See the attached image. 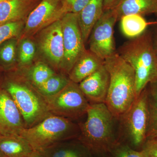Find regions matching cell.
Here are the masks:
<instances>
[{
  "label": "cell",
  "mask_w": 157,
  "mask_h": 157,
  "mask_svg": "<svg viewBox=\"0 0 157 157\" xmlns=\"http://www.w3.org/2000/svg\"><path fill=\"white\" fill-rule=\"evenodd\" d=\"M61 5L59 0H42L29 14L25 26V33H33L46 24L60 19Z\"/></svg>",
  "instance_id": "obj_13"
},
{
  "label": "cell",
  "mask_w": 157,
  "mask_h": 157,
  "mask_svg": "<svg viewBox=\"0 0 157 157\" xmlns=\"http://www.w3.org/2000/svg\"><path fill=\"white\" fill-rule=\"evenodd\" d=\"M21 21L7 23L0 25V45L3 42L17 36L22 29Z\"/></svg>",
  "instance_id": "obj_24"
},
{
  "label": "cell",
  "mask_w": 157,
  "mask_h": 157,
  "mask_svg": "<svg viewBox=\"0 0 157 157\" xmlns=\"http://www.w3.org/2000/svg\"><path fill=\"white\" fill-rule=\"evenodd\" d=\"M104 0H90L78 14V21L84 43L87 42L94 26L104 12Z\"/></svg>",
  "instance_id": "obj_16"
},
{
  "label": "cell",
  "mask_w": 157,
  "mask_h": 157,
  "mask_svg": "<svg viewBox=\"0 0 157 157\" xmlns=\"http://www.w3.org/2000/svg\"><path fill=\"white\" fill-rule=\"evenodd\" d=\"M70 150L67 148H55V146L41 153L45 157H67Z\"/></svg>",
  "instance_id": "obj_29"
},
{
  "label": "cell",
  "mask_w": 157,
  "mask_h": 157,
  "mask_svg": "<svg viewBox=\"0 0 157 157\" xmlns=\"http://www.w3.org/2000/svg\"><path fill=\"white\" fill-rule=\"evenodd\" d=\"M0 150L6 157H29L34 151L28 141L21 135L2 136Z\"/></svg>",
  "instance_id": "obj_18"
},
{
  "label": "cell",
  "mask_w": 157,
  "mask_h": 157,
  "mask_svg": "<svg viewBox=\"0 0 157 157\" xmlns=\"http://www.w3.org/2000/svg\"><path fill=\"white\" fill-rule=\"evenodd\" d=\"M145 140L141 151L146 157H157V137Z\"/></svg>",
  "instance_id": "obj_28"
},
{
  "label": "cell",
  "mask_w": 157,
  "mask_h": 157,
  "mask_svg": "<svg viewBox=\"0 0 157 157\" xmlns=\"http://www.w3.org/2000/svg\"><path fill=\"white\" fill-rule=\"evenodd\" d=\"M55 74L54 71L48 65L39 62L30 70L29 78L32 85L36 88L45 83Z\"/></svg>",
  "instance_id": "obj_22"
},
{
  "label": "cell",
  "mask_w": 157,
  "mask_h": 157,
  "mask_svg": "<svg viewBox=\"0 0 157 157\" xmlns=\"http://www.w3.org/2000/svg\"><path fill=\"white\" fill-rule=\"evenodd\" d=\"M2 135H1V134H0V139H1V137H2Z\"/></svg>",
  "instance_id": "obj_36"
},
{
  "label": "cell",
  "mask_w": 157,
  "mask_h": 157,
  "mask_svg": "<svg viewBox=\"0 0 157 157\" xmlns=\"http://www.w3.org/2000/svg\"><path fill=\"white\" fill-rule=\"evenodd\" d=\"M79 134V126L72 120L51 114L36 125L25 129L21 136L28 141L34 151L42 153Z\"/></svg>",
  "instance_id": "obj_4"
},
{
  "label": "cell",
  "mask_w": 157,
  "mask_h": 157,
  "mask_svg": "<svg viewBox=\"0 0 157 157\" xmlns=\"http://www.w3.org/2000/svg\"><path fill=\"white\" fill-rule=\"evenodd\" d=\"M42 0H5L0 2V25L28 17Z\"/></svg>",
  "instance_id": "obj_14"
},
{
  "label": "cell",
  "mask_w": 157,
  "mask_h": 157,
  "mask_svg": "<svg viewBox=\"0 0 157 157\" xmlns=\"http://www.w3.org/2000/svg\"><path fill=\"white\" fill-rule=\"evenodd\" d=\"M86 114V120L78 125L80 141L95 152L112 151L116 146L113 131L115 118L106 104H90Z\"/></svg>",
  "instance_id": "obj_3"
},
{
  "label": "cell",
  "mask_w": 157,
  "mask_h": 157,
  "mask_svg": "<svg viewBox=\"0 0 157 157\" xmlns=\"http://www.w3.org/2000/svg\"><path fill=\"white\" fill-rule=\"evenodd\" d=\"M29 157H45L41 153L39 152L34 151Z\"/></svg>",
  "instance_id": "obj_32"
},
{
  "label": "cell",
  "mask_w": 157,
  "mask_h": 157,
  "mask_svg": "<svg viewBox=\"0 0 157 157\" xmlns=\"http://www.w3.org/2000/svg\"><path fill=\"white\" fill-rule=\"evenodd\" d=\"M123 119L130 140L136 146L143 144L147 138L148 122L147 93L145 89L137 96Z\"/></svg>",
  "instance_id": "obj_9"
},
{
  "label": "cell",
  "mask_w": 157,
  "mask_h": 157,
  "mask_svg": "<svg viewBox=\"0 0 157 157\" xmlns=\"http://www.w3.org/2000/svg\"><path fill=\"white\" fill-rule=\"evenodd\" d=\"M45 100L52 114L71 120L86 114L90 104L78 84L71 81L58 94Z\"/></svg>",
  "instance_id": "obj_6"
},
{
  "label": "cell",
  "mask_w": 157,
  "mask_h": 157,
  "mask_svg": "<svg viewBox=\"0 0 157 157\" xmlns=\"http://www.w3.org/2000/svg\"><path fill=\"white\" fill-rule=\"evenodd\" d=\"M90 0H61L59 15L61 18L69 13L78 14L87 5Z\"/></svg>",
  "instance_id": "obj_25"
},
{
  "label": "cell",
  "mask_w": 157,
  "mask_h": 157,
  "mask_svg": "<svg viewBox=\"0 0 157 157\" xmlns=\"http://www.w3.org/2000/svg\"><path fill=\"white\" fill-rule=\"evenodd\" d=\"M147 93L148 122L146 139L157 137V79L150 83Z\"/></svg>",
  "instance_id": "obj_20"
},
{
  "label": "cell",
  "mask_w": 157,
  "mask_h": 157,
  "mask_svg": "<svg viewBox=\"0 0 157 157\" xmlns=\"http://www.w3.org/2000/svg\"><path fill=\"white\" fill-rule=\"evenodd\" d=\"M25 128L17 105L6 90L0 88V134L2 136L21 135Z\"/></svg>",
  "instance_id": "obj_11"
},
{
  "label": "cell",
  "mask_w": 157,
  "mask_h": 157,
  "mask_svg": "<svg viewBox=\"0 0 157 157\" xmlns=\"http://www.w3.org/2000/svg\"><path fill=\"white\" fill-rule=\"evenodd\" d=\"M117 21L112 9L104 11L90 34V50L104 60L117 52L113 35Z\"/></svg>",
  "instance_id": "obj_8"
},
{
  "label": "cell",
  "mask_w": 157,
  "mask_h": 157,
  "mask_svg": "<svg viewBox=\"0 0 157 157\" xmlns=\"http://www.w3.org/2000/svg\"><path fill=\"white\" fill-rule=\"evenodd\" d=\"M153 45L155 53L157 58V33L156 34L154 38L152 37Z\"/></svg>",
  "instance_id": "obj_31"
},
{
  "label": "cell",
  "mask_w": 157,
  "mask_h": 157,
  "mask_svg": "<svg viewBox=\"0 0 157 157\" xmlns=\"http://www.w3.org/2000/svg\"><path fill=\"white\" fill-rule=\"evenodd\" d=\"M123 34L131 39L143 34L148 25L146 20L139 14H130L121 17L120 20Z\"/></svg>",
  "instance_id": "obj_19"
},
{
  "label": "cell",
  "mask_w": 157,
  "mask_h": 157,
  "mask_svg": "<svg viewBox=\"0 0 157 157\" xmlns=\"http://www.w3.org/2000/svg\"><path fill=\"white\" fill-rule=\"evenodd\" d=\"M109 74L104 65L78 83L90 104L105 103L109 89Z\"/></svg>",
  "instance_id": "obj_12"
},
{
  "label": "cell",
  "mask_w": 157,
  "mask_h": 157,
  "mask_svg": "<svg viewBox=\"0 0 157 157\" xmlns=\"http://www.w3.org/2000/svg\"><path fill=\"white\" fill-rule=\"evenodd\" d=\"M119 1L120 0H104V11L113 9Z\"/></svg>",
  "instance_id": "obj_30"
},
{
  "label": "cell",
  "mask_w": 157,
  "mask_h": 157,
  "mask_svg": "<svg viewBox=\"0 0 157 157\" xmlns=\"http://www.w3.org/2000/svg\"><path fill=\"white\" fill-rule=\"evenodd\" d=\"M61 20L64 50L62 68L69 74L86 49L78 25V14L67 13L61 18Z\"/></svg>",
  "instance_id": "obj_7"
},
{
  "label": "cell",
  "mask_w": 157,
  "mask_h": 157,
  "mask_svg": "<svg viewBox=\"0 0 157 157\" xmlns=\"http://www.w3.org/2000/svg\"><path fill=\"white\" fill-rule=\"evenodd\" d=\"M120 21L122 17L130 14L147 15L157 13L156 0H120L112 9Z\"/></svg>",
  "instance_id": "obj_17"
},
{
  "label": "cell",
  "mask_w": 157,
  "mask_h": 157,
  "mask_svg": "<svg viewBox=\"0 0 157 157\" xmlns=\"http://www.w3.org/2000/svg\"><path fill=\"white\" fill-rule=\"evenodd\" d=\"M16 53V41L11 40L6 42L0 48V59L5 64L14 63Z\"/></svg>",
  "instance_id": "obj_26"
},
{
  "label": "cell",
  "mask_w": 157,
  "mask_h": 157,
  "mask_svg": "<svg viewBox=\"0 0 157 157\" xmlns=\"http://www.w3.org/2000/svg\"><path fill=\"white\" fill-rule=\"evenodd\" d=\"M5 1V0H0V2H3V1Z\"/></svg>",
  "instance_id": "obj_35"
},
{
  "label": "cell",
  "mask_w": 157,
  "mask_h": 157,
  "mask_svg": "<svg viewBox=\"0 0 157 157\" xmlns=\"http://www.w3.org/2000/svg\"><path fill=\"white\" fill-rule=\"evenodd\" d=\"M156 2H157V0H156Z\"/></svg>",
  "instance_id": "obj_37"
},
{
  "label": "cell",
  "mask_w": 157,
  "mask_h": 157,
  "mask_svg": "<svg viewBox=\"0 0 157 157\" xmlns=\"http://www.w3.org/2000/svg\"><path fill=\"white\" fill-rule=\"evenodd\" d=\"M67 157H78V156L76 152L70 150Z\"/></svg>",
  "instance_id": "obj_33"
},
{
  "label": "cell",
  "mask_w": 157,
  "mask_h": 157,
  "mask_svg": "<svg viewBox=\"0 0 157 157\" xmlns=\"http://www.w3.org/2000/svg\"><path fill=\"white\" fill-rule=\"evenodd\" d=\"M0 157H6V156L4 155V154L1 151V150H0Z\"/></svg>",
  "instance_id": "obj_34"
},
{
  "label": "cell",
  "mask_w": 157,
  "mask_h": 157,
  "mask_svg": "<svg viewBox=\"0 0 157 157\" xmlns=\"http://www.w3.org/2000/svg\"><path fill=\"white\" fill-rule=\"evenodd\" d=\"M2 88L9 93L17 105L24 121L25 128L36 125L52 114L45 98L32 85L10 78Z\"/></svg>",
  "instance_id": "obj_5"
},
{
  "label": "cell",
  "mask_w": 157,
  "mask_h": 157,
  "mask_svg": "<svg viewBox=\"0 0 157 157\" xmlns=\"http://www.w3.org/2000/svg\"><path fill=\"white\" fill-rule=\"evenodd\" d=\"M117 53L134 70L137 97L147 84L157 79V58L151 34L145 31L139 36L124 42Z\"/></svg>",
  "instance_id": "obj_2"
},
{
  "label": "cell",
  "mask_w": 157,
  "mask_h": 157,
  "mask_svg": "<svg viewBox=\"0 0 157 157\" xmlns=\"http://www.w3.org/2000/svg\"><path fill=\"white\" fill-rule=\"evenodd\" d=\"M104 65L109 76L105 104L115 118H121L137 97L135 72L117 52L105 59Z\"/></svg>",
  "instance_id": "obj_1"
},
{
  "label": "cell",
  "mask_w": 157,
  "mask_h": 157,
  "mask_svg": "<svg viewBox=\"0 0 157 157\" xmlns=\"http://www.w3.org/2000/svg\"><path fill=\"white\" fill-rule=\"evenodd\" d=\"M39 45L45 58L55 67L62 68L64 50L61 18L42 30L39 36Z\"/></svg>",
  "instance_id": "obj_10"
},
{
  "label": "cell",
  "mask_w": 157,
  "mask_h": 157,
  "mask_svg": "<svg viewBox=\"0 0 157 157\" xmlns=\"http://www.w3.org/2000/svg\"><path fill=\"white\" fill-rule=\"evenodd\" d=\"M36 53V46L29 39L21 41L19 47V60L21 64L25 66L33 61Z\"/></svg>",
  "instance_id": "obj_23"
},
{
  "label": "cell",
  "mask_w": 157,
  "mask_h": 157,
  "mask_svg": "<svg viewBox=\"0 0 157 157\" xmlns=\"http://www.w3.org/2000/svg\"><path fill=\"white\" fill-rule=\"evenodd\" d=\"M112 151L114 157H146L141 151H137L127 146H116Z\"/></svg>",
  "instance_id": "obj_27"
},
{
  "label": "cell",
  "mask_w": 157,
  "mask_h": 157,
  "mask_svg": "<svg viewBox=\"0 0 157 157\" xmlns=\"http://www.w3.org/2000/svg\"><path fill=\"white\" fill-rule=\"evenodd\" d=\"M104 60L90 50H86L77 60L69 73L70 80L78 83L104 65Z\"/></svg>",
  "instance_id": "obj_15"
},
{
  "label": "cell",
  "mask_w": 157,
  "mask_h": 157,
  "mask_svg": "<svg viewBox=\"0 0 157 157\" xmlns=\"http://www.w3.org/2000/svg\"><path fill=\"white\" fill-rule=\"evenodd\" d=\"M59 1H61V0H59Z\"/></svg>",
  "instance_id": "obj_38"
},
{
  "label": "cell",
  "mask_w": 157,
  "mask_h": 157,
  "mask_svg": "<svg viewBox=\"0 0 157 157\" xmlns=\"http://www.w3.org/2000/svg\"><path fill=\"white\" fill-rule=\"evenodd\" d=\"M69 77L55 74L39 87H35L45 99L53 97L59 93L70 82Z\"/></svg>",
  "instance_id": "obj_21"
}]
</instances>
